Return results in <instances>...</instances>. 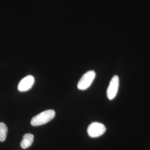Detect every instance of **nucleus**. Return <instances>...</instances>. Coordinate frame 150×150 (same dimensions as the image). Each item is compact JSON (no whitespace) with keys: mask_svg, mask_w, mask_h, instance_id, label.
Segmentation results:
<instances>
[{"mask_svg":"<svg viewBox=\"0 0 150 150\" xmlns=\"http://www.w3.org/2000/svg\"><path fill=\"white\" fill-rule=\"evenodd\" d=\"M8 128L5 123L0 122V142L5 141L6 138Z\"/></svg>","mask_w":150,"mask_h":150,"instance_id":"nucleus-7","label":"nucleus"},{"mask_svg":"<svg viewBox=\"0 0 150 150\" xmlns=\"http://www.w3.org/2000/svg\"><path fill=\"white\" fill-rule=\"evenodd\" d=\"M106 131L105 126L99 122H93L88 126L87 132L92 138H96L102 136Z\"/></svg>","mask_w":150,"mask_h":150,"instance_id":"nucleus-3","label":"nucleus"},{"mask_svg":"<svg viewBox=\"0 0 150 150\" xmlns=\"http://www.w3.org/2000/svg\"><path fill=\"white\" fill-rule=\"evenodd\" d=\"M119 78L117 76L112 77L107 91V96L108 99L111 100L115 98L119 87Z\"/></svg>","mask_w":150,"mask_h":150,"instance_id":"nucleus-4","label":"nucleus"},{"mask_svg":"<svg viewBox=\"0 0 150 150\" xmlns=\"http://www.w3.org/2000/svg\"><path fill=\"white\" fill-rule=\"evenodd\" d=\"M34 82V77L31 75H28L20 81L18 84V90L21 92L27 91L32 88Z\"/></svg>","mask_w":150,"mask_h":150,"instance_id":"nucleus-5","label":"nucleus"},{"mask_svg":"<svg viewBox=\"0 0 150 150\" xmlns=\"http://www.w3.org/2000/svg\"><path fill=\"white\" fill-rule=\"evenodd\" d=\"M55 115L54 110H45L33 117L30 121V124L33 126H41L51 121Z\"/></svg>","mask_w":150,"mask_h":150,"instance_id":"nucleus-1","label":"nucleus"},{"mask_svg":"<svg viewBox=\"0 0 150 150\" xmlns=\"http://www.w3.org/2000/svg\"><path fill=\"white\" fill-rule=\"evenodd\" d=\"M34 140V136L31 134H25L21 143V147L22 149H26L32 144Z\"/></svg>","mask_w":150,"mask_h":150,"instance_id":"nucleus-6","label":"nucleus"},{"mask_svg":"<svg viewBox=\"0 0 150 150\" xmlns=\"http://www.w3.org/2000/svg\"><path fill=\"white\" fill-rule=\"evenodd\" d=\"M96 77L95 72L93 70L88 71L82 76L78 82V88L81 90H85L91 85Z\"/></svg>","mask_w":150,"mask_h":150,"instance_id":"nucleus-2","label":"nucleus"}]
</instances>
